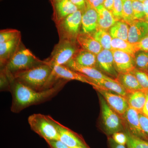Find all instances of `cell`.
I'll return each mask as SVG.
<instances>
[{"label": "cell", "instance_id": "52a82bcc", "mask_svg": "<svg viewBox=\"0 0 148 148\" xmlns=\"http://www.w3.org/2000/svg\"><path fill=\"white\" fill-rule=\"evenodd\" d=\"M52 73L49 81V84L53 86L59 80L79 81L92 86L95 89L100 88L90 78L79 72L72 70L65 65H58L52 67Z\"/></svg>", "mask_w": 148, "mask_h": 148}, {"label": "cell", "instance_id": "60d3db41", "mask_svg": "<svg viewBox=\"0 0 148 148\" xmlns=\"http://www.w3.org/2000/svg\"><path fill=\"white\" fill-rule=\"evenodd\" d=\"M92 7L96 9L98 6L103 5L105 0H86Z\"/></svg>", "mask_w": 148, "mask_h": 148}, {"label": "cell", "instance_id": "9c48e42d", "mask_svg": "<svg viewBox=\"0 0 148 148\" xmlns=\"http://www.w3.org/2000/svg\"><path fill=\"white\" fill-rule=\"evenodd\" d=\"M49 116L51 121L57 129L60 141L70 148L76 147L90 148L80 135L56 121L50 116Z\"/></svg>", "mask_w": 148, "mask_h": 148}, {"label": "cell", "instance_id": "e575fe53", "mask_svg": "<svg viewBox=\"0 0 148 148\" xmlns=\"http://www.w3.org/2000/svg\"><path fill=\"white\" fill-rule=\"evenodd\" d=\"M112 13L117 21L123 19V3L122 0H114Z\"/></svg>", "mask_w": 148, "mask_h": 148}, {"label": "cell", "instance_id": "d590c367", "mask_svg": "<svg viewBox=\"0 0 148 148\" xmlns=\"http://www.w3.org/2000/svg\"><path fill=\"white\" fill-rule=\"evenodd\" d=\"M114 141L119 145L125 146L127 143V137L125 132H118L114 133L112 136Z\"/></svg>", "mask_w": 148, "mask_h": 148}, {"label": "cell", "instance_id": "8992f818", "mask_svg": "<svg viewBox=\"0 0 148 148\" xmlns=\"http://www.w3.org/2000/svg\"><path fill=\"white\" fill-rule=\"evenodd\" d=\"M82 11L78 10L56 23L60 39L76 40L82 26Z\"/></svg>", "mask_w": 148, "mask_h": 148}, {"label": "cell", "instance_id": "7c38bea8", "mask_svg": "<svg viewBox=\"0 0 148 148\" xmlns=\"http://www.w3.org/2000/svg\"><path fill=\"white\" fill-rule=\"evenodd\" d=\"M105 99L111 108L122 116L128 109L129 106L125 97L114 94L109 90L102 89H96Z\"/></svg>", "mask_w": 148, "mask_h": 148}, {"label": "cell", "instance_id": "9a60e30c", "mask_svg": "<svg viewBox=\"0 0 148 148\" xmlns=\"http://www.w3.org/2000/svg\"><path fill=\"white\" fill-rule=\"evenodd\" d=\"M97 64L100 68L110 75L117 77L114 66L113 55L111 50L103 49L97 55Z\"/></svg>", "mask_w": 148, "mask_h": 148}, {"label": "cell", "instance_id": "4dcf8cb0", "mask_svg": "<svg viewBox=\"0 0 148 148\" xmlns=\"http://www.w3.org/2000/svg\"><path fill=\"white\" fill-rule=\"evenodd\" d=\"M139 51L135 56L136 68L148 72V52L142 51Z\"/></svg>", "mask_w": 148, "mask_h": 148}, {"label": "cell", "instance_id": "74e56055", "mask_svg": "<svg viewBox=\"0 0 148 148\" xmlns=\"http://www.w3.org/2000/svg\"><path fill=\"white\" fill-rule=\"evenodd\" d=\"M50 148H70L60 140L46 141Z\"/></svg>", "mask_w": 148, "mask_h": 148}, {"label": "cell", "instance_id": "f6af8a7d", "mask_svg": "<svg viewBox=\"0 0 148 148\" xmlns=\"http://www.w3.org/2000/svg\"><path fill=\"white\" fill-rule=\"evenodd\" d=\"M146 16L148 14V0H145L143 2Z\"/></svg>", "mask_w": 148, "mask_h": 148}, {"label": "cell", "instance_id": "b9f144b4", "mask_svg": "<svg viewBox=\"0 0 148 148\" xmlns=\"http://www.w3.org/2000/svg\"><path fill=\"white\" fill-rule=\"evenodd\" d=\"M114 0H105L103 5L108 10L112 11L113 6Z\"/></svg>", "mask_w": 148, "mask_h": 148}, {"label": "cell", "instance_id": "ba28073f", "mask_svg": "<svg viewBox=\"0 0 148 148\" xmlns=\"http://www.w3.org/2000/svg\"><path fill=\"white\" fill-rule=\"evenodd\" d=\"M99 97L102 120L106 133L112 135L115 132H120L124 128L121 117L111 108L102 95Z\"/></svg>", "mask_w": 148, "mask_h": 148}, {"label": "cell", "instance_id": "8d00e7d4", "mask_svg": "<svg viewBox=\"0 0 148 148\" xmlns=\"http://www.w3.org/2000/svg\"><path fill=\"white\" fill-rule=\"evenodd\" d=\"M139 119L141 127L148 136V117L142 113H139Z\"/></svg>", "mask_w": 148, "mask_h": 148}, {"label": "cell", "instance_id": "7bdbcfd3", "mask_svg": "<svg viewBox=\"0 0 148 148\" xmlns=\"http://www.w3.org/2000/svg\"><path fill=\"white\" fill-rule=\"evenodd\" d=\"M145 90L146 92V100L145 103L142 113L148 117V90Z\"/></svg>", "mask_w": 148, "mask_h": 148}, {"label": "cell", "instance_id": "1f68e13d", "mask_svg": "<svg viewBox=\"0 0 148 148\" xmlns=\"http://www.w3.org/2000/svg\"><path fill=\"white\" fill-rule=\"evenodd\" d=\"M21 36V32L14 29H4L0 32V43L6 42Z\"/></svg>", "mask_w": 148, "mask_h": 148}, {"label": "cell", "instance_id": "30bf717a", "mask_svg": "<svg viewBox=\"0 0 148 148\" xmlns=\"http://www.w3.org/2000/svg\"><path fill=\"white\" fill-rule=\"evenodd\" d=\"M139 113L138 111L128 107L125 113L121 116L123 128L134 136L148 141V136L141 127Z\"/></svg>", "mask_w": 148, "mask_h": 148}, {"label": "cell", "instance_id": "484cf974", "mask_svg": "<svg viewBox=\"0 0 148 148\" xmlns=\"http://www.w3.org/2000/svg\"><path fill=\"white\" fill-rule=\"evenodd\" d=\"M129 25L123 20L117 21L110 29V34L112 38L128 40Z\"/></svg>", "mask_w": 148, "mask_h": 148}, {"label": "cell", "instance_id": "c3c4849f", "mask_svg": "<svg viewBox=\"0 0 148 148\" xmlns=\"http://www.w3.org/2000/svg\"><path fill=\"white\" fill-rule=\"evenodd\" d=\"M54 1L56 2V3L60 1H61V0H54Z\"/></svg>", "mask_w": 148, "mask_h": 148}, {"label": "cell", "instance_id": "f35d334b", "mask_svg": "<svg viewBox=\"0 0 148 148\" xmlns=\"http://www.w3.org/2000/svg\"><path fill=\"white\" fill-rule=\"evenodd\" d=\"M137 44L140 51L148 52V34Z\"/></svg>", "mask_w": 148, "mask_h": 148}, {"label": "cell", "instance_id": "6da1fadb", "mask_svg": "<svg viewBox=\"0 0 148 148\" xmlns=\"http://www.w3.org/2000/svg\"><path fill=\"white\" fill-rule=\"evenodd\" d=\"M68 81L60 79L48 89L36 91L14 79L11 85L10 92L12 95L11 111L18 113L30 106L51 100L62 90Z\"/></svg>", "mask_w": 148, "mask_h": 148}, {"label": "cell", "instance_id": "5bb4252c", "mask_svg": "<svg viewBox=\"0 0 148 148\" xmlns=\"http://www.w3.org/2000/svg\"><path fill=\"white\" fill-rule=\"evenodd\" d=\"M21 36L9 41L0 43V65L3 69L21 45Z\"/></svg>", "mask_w": 148, "mask_h": 148}, {"label": "cell", "instance_id": "ab89813d", "mask_svg": "<svg viewBox=\"0 0 148 148\" xmlns=\"http://www.w3.org/2000/svg\"><path fill=\"white\" fill-rule=\"evenodd\" d=\"M78 8L83 10L86 5V0H70Z\"/></svg>", "mask_w": 148, "mask_h": 148}, {"label": "cell", "instance_id": "f546056e", "mask_svg": "<svg viewBox=\"0 0 148 148\" xmlns=\"http://www.w3.org/2000/svg\"><path fill=\"white\" fill-rule=\"evenodd\" d=\"M14 79L13 75L9 73L4 69H1L0 74V90L1 91L10 92L11 85Z\"/></svg>", "mask_w": 148, "mask_h": 148}, {"label": "cell", "instance_id": "ffe728a7", "mask_svg": "<svg viewBox=\"0 0 148 148\" xmlns=\"http://www.w3.org/2000/svg\"><path fill=\"white\" fill-rule=\"evenodd\" d=\"M116 79L124 88L127 93L136 90H144L137 78L132 73H118Z\"/></svg>", "mask_w": 148, "mask_h": 148}, {"label": "cell", "instance_id": "2e32d148", "mask_svg": "<svg viewBox=\"0 0 148 148\" xmlns=\"http://www.w3.org/2000/svg\"><path fill=\"white\" fill-rule=\"evenodd\" d=\"M76 41L83 49L96 55L103 49L101 45L94 38L91 34L79 33L77 36Z\"/></svg>", "mask_w": 148, "mask_h": 148}, {"label": "cell", "instance_id": "44dd1931", "mask_svg": "<svg viewBox=\"0 0 148 148\" xmlns=\"http://www.w3.org/2000/svg\"><path fill=\"white\" fill-rule=\"evenodd\" d=\"M128 106L139 113H142L146 100L145 90H138L127 93L126 97Z\"/></svg>", "mask_w": 148, "mask_h": 148}, {"label": "cell", "instance_id": "7dc6e473", "mask_svg": "<svg viewBox=\"0 0 148 148\" xmlns=\"http://www.w3.org/2000/svg\"><path fill=\"white\" fill-rule=\"evenodd\" d=\"M132 1H138L141 2H143L145 0H131Z\"/></svg>", "mask_w": 148, "mask_h": 148}, {"label": "cell", "instance_id": "4316f807", "mask_svg": "<svg viewBox=\"0 0 148 148\" xmlns=\"http://www.w3.org/2000/svg\"><path fill=\"white\" fill-rule=\"evenodd\" d=\"M92 36L101 45L103 49L112 50L111 43L112 38L107 31L97 29L93 33Z\"/></svg>", "mask_w": 148, "mask_h": 148}, {"label": "cell", "instance_id": "681fc988", "mask_svg": "<svg viewBox=\"0 0 148 148\" xmlns=\"http://www.w3.org/2000/svg\"><path fill=\"white\" fill-rule=\"evenodd\" d=\"M73 148H86L84 147H74Z\"/></svg>", "mask_w": 148, "mask_h": 148}, {"label": "cell", "instance_id": "3957f363", "mask_svg": "<svg viewBox=\"0 0 148 148\" xmlns=\"http://www.w3.org/2000/svg\"><path fill=\"white\" fill-rule=\"evenodd\" d=\"M46 63V60L42 61L37 58L21 43L14 55L2 69L13 75Z\"/></svg>", "mask_w": 148, "mask_h": 148}, {"label": "cell", "instance_id": "d4e9b609", "mask_svg": "<svg viewBox=\"0 0 148 148\" xmlns=\"http://www.w3.org/2000/svg\"><path fill=\"white\" fill-rule=\"evenodd\" d=\"M112 50L121 51L135 58L136 53L140 51L137 43H132L127 40L118 38H112Z\"/></svg>", "mask_w": 148, "mask_h": 148}, {"label": "cell", "instance_id": "836d02e7", "mask_svg": "<svg viewBox=\"0 0 148 148\" xmlns=\"http://www.w3.org/2000/svg\"><path fill=\"white\" fill-rule=\"evenodd\" d=\"M132 1L133 13L135 19L136 20H145L146 15L143 2L138 1Z\"/></svg>", "mask_w": 148, "mask_h": 148}, {"label": "cell", "instance_id": "4fadbf2b", "mask_svg": "<svg viewBox=\"0 0 148 148\" xmlns=\"http://www.w3.org/2000/svg\"><path fill=\"white\" fill-rule=\"evenodd\" d=\"M82 27L83 32L91 34L98 29V13L96 9L92 7L86 1L82 10Z\"/></svg>", "mask_w": 148, "mask_h": 148}, {"label": "cell", "instance_id": "8fae6325", "mask_svg": "<svg viewBox=\"0 0 148 148\" xmlns=\"http://www.w3.org/2000/svg\"><path fill=\"white\" fill-rule=\"evenodd\" d=\"M114 66L118 73H131L136 68L135 58L121 51L112 50Z\"/></svg>", "mask_w": 148, "mask_h": 148}, {"label": "cell", "instance_id": "7402d4cb", "mask_svg": "<svg viewBox=\"0 0 148 148\" xmlns=\"http://www.w3.org/2000/svg\"><path fill=\"white\" fill-rule=\"evenodd\" d=\"M72 60L83 67L95 68L97 64V55L82 48L78 50Z\"/></svg>", "mask_w": 148, "mask_h": 148}, {"label": "cell", "instance_id": "ac0fdd59", "mask_svg": "<svg viewBox=\"0 0 148 148\" xmlns=\"http://www.w3.org/2000/svg\"><path fill=\"white\" fill-rule=\"evenodd\" d=\"M65 66L74 71L86 75L92 79H103L108 80L114 79L104 75L95 68L83 67L77 64L72 59Z\"/></svg>", "mask_w": 148, "mask_h": 148}, {"label": "cell", "instance_id": "d6986e66", "mask_svg": "<svg viewBox=\"0 0 148 148\" xmlns=\"http://www.w3.org/2000/svg\"><path fill=\"white\" fill-rule=\"evenodd\" d=\"M98 13V29L108 31L117 20L111 11L101 5L96 8Z\"/></svg>", "mask_w": 148, "mask_h": 148}, {"label": "cell", "instance_id": "83f0119b", "mask_svg": "<svg viewBox=\"0 0 148 148\" xmlns=\"http://www.w3.org/2000/svg\"><path fill=\"white\" fill-rule=\"evenodd\" d=\"M123 3V20L130 26L136 20L134 16L131 0H122Z\"/></svg>", "mask_w": 148, "mask_h": 148}, {"label": "cell", "instance_id": "d6a6232c", "mask_svg": "<svg viewBox=\"0 0 148 148\" xmlns=\"http://www.w3.org/2000/svg\"><path fill=\"white\" fill-rule=\"evenodd\" d=\"M144 90H148V72L135 68L132 72Z\"/></svg>", "mask_w": 148, "mask_h": 148}, {"label": "cell", "instance_id": "bcb514c9", "mask_svg": "<svg viewBox=\"0 0 148 148\" xmlns=\"http://www.w3.org/2000/svg\"><path fill=\"white\" fill-rule=\"evenodd\" d=\"M145 21L148 23V14L146 16L145 18Z\"/></svg>", "mask_w": 148, "mask_h": 148}, {"label": "cell", "instance_id": "5b68a950", "mask_svg": "<svg viewBox=\"0 0 148 148\" xmlns=\"http://www.w3.org/2000/svg\"><path fill=\"white\" fill-rule=\"evenodd\" d=\"M31 129L46 141L59 140V134L49 115L34 114L28 117Z\"/></svg>", "mask_w": 148, "mask_h": 148}, {"label": "cell", "instance_id": "f1b7e54d", "mask_svg": "<svg viewBox=\"0 0 148 148\" xmlns=\"http://www.w3.org/2000/svg\"><path fill=\"white\" fill-rule=\"evenodd\" d=\"M124 132L127 137V148H148V141L134 136L127 130Z\"/></svg>", "mask_w": 148, "mask_h": 148}, {"label": "cell", "instance_id": "ee69618b", "mask_svg": "<svg viewBox=\"0 0 148 148\" xmlns=\"http://www.w3.org/2000/svg\"><path fill=\"white\" fill-rule=\"evenodd\" d=\"M109 143L110 148H125V146L117 144L114 141L112 138H109Z\"/></svg>", "mask_w": 148, "mask_h": 148}, {"label": "cell", "instance_id": "277c9868", "mask_svg": "<svg viewBox=\"0 0 148 148\" xmlns=\"http://www.w3.org/2000/svg\"><path fill=\"white\" fill-rule=\"evenodd\" d=\"M75 40L59 39L54 47L50 57L45 60L51 67L66 65L73 59L79 50Z\"/></svg>", "mask_w": 148, "mask_h": 148}, {"label": "cell", "instance_id": "e0dca14e", "mask_svg": "<svg viewBox=\"0 0 148 148\" xmlns=\"http://www.w3.org/2000/svg\"><path fill=\"white\" fill-rule=\"evenodd\" d=\"M148 34V23L145 20H136L130 26L127 41L137 43Z\"/></svg>", "mask_w": 148, "mask_h": 148}, {"label": "cell", "instance_id": "cb8c5ba5", "mask_svg": "<svg viewBox=\"0 0 148 148\" xmlns=\"http://www.w3.org/2000/svg\"><path fill=\"white\" fill-rule=\"evenodd\" d=\"M92 80L93 82L99 86L100 88L99 89L113 91L125 98L127 96V91L116 79L112 80L103 79Z\"/></svg>", "mask_w": 148, "mask_h": 148}, {"label": "cell", "instance_id": "7a4b0ae2", "mask_svg": "<svg viewBox=\"0 0 148 148\" xmlns=\"http://www.w3.org/2000/svg\"><path fill=\"white\" fill-rule=\"evenodd\" d=\"M52 67L46 64L13 75L14 79L36 91L47 89L49 80L52 73Z\"/></svg>", "mask_w": 148, "mask_h": 148}, {"label": "cell", "instance_id": "603a6c76", "mask_svg": "<svg viewBox=\"0 0 148 148\" xmlns=\"http://www.w3.org/2000/svg\"><path fill=\"white\" fill-rule=\"evenodd\" d=\"M77 7L70 0H61L56 3V16H54L55 23L65 18L70 14L79 10Z\"/></svg>", "mask_w": 148, "mask_h": 148}]
</instances>
